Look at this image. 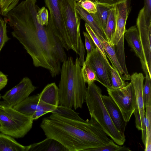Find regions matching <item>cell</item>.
Instances as JSON below:
<instances>
[{"label":"cell","mask_w":151,"mask_h":151,"mask_svg":"<svg viewBox=\"0 0 151 151\" xmlns=\"http://www.w3.org/2000/svg\"><path fill=\"white\" fill-rule=\"evenodd\" d=\"M36 2L20 3L11 10L7 18L13 29L12 34L32 58L33 65L47 70L53 78L61 71V64L67 58L58 39L47 25L37 22L39 9Z\"/></svg>","instance_id":"cell-1"},{"label":"cell","mask_w":151,"mask_h":151,"mask_svg":"<svg viewBox=\"0 0 151 151\" xmlns=\"http://www.w3.org/2000/svg\"><path fill=\"white\" fill-rule=\"evenodd\" d=\"M40 127L47 137L58 141L68 151H87L104 146L112 140L91 117L90 120L80 121L52 113L42 119Z\"/></svg>","instance_id":"cell-2"},{"label":"cell","mask_w":151,"mask_h":151,"mask_svg":"<svg viewBox=\"0 0 151 151\" xmlns=\"http://www.w3.org/2000/svg\"><path fill=\"white\" fill-rule=\"evenodd\" d=\"M81 69L77 55L75 62L70 56L63 63L58 88L60 105L75 109L82 108L87 88Z\"/></svg>","instance_id":"cell-3"},{"label":"cell","mask_w":151,"mask_h":151,"mask_svg":"<svg viewBox=\"0 0 151 151\" xmlns=\"http://www.w3.org/2000/svg\"><path fill=\"white\" fill-rule=\"evenodd\" d=\"M101 89L94 83L88 84L85 101L91 117L101 126L106 135L117 145H123L125 141L113 122L102 101Z\"/></svg>","instance_id":"cell-4"},{"label":"cell","mask_w":151,"mask_h":151,"mask_svg":"<svg viewBox=\"0 0 151 151\" xmlns=\"http://www.w3.org/2000/svg\"><path fill=\"white\" fill-rule=\"evenodd\" d=\"M31 116L14 109L5 101H0V132L16 138L24 137L32 129Z\"/></svg>","instance_id":"cell-5"},{"label":"cell","mask_w":151,"mask_h":151,"mask_svg":"<svg viewBox=\"0 0 151 151\" xmlns=\"http://www.w3.org/2000/svg\"><path fill=\"white\" fill-rule=\"evenodd\" d=\"M63 20L72 46L76 54L83 55L85 51L80 33L81 18L77 11L75 0H59Z\"/></svg>","instance_id":"cell-6"},{"label":"cell","mask_w":151,"mask_h":151,"mask_svg":"<svg viewBox=\"0 0 151 151\" xmlns=\"http://www.w3.org/2000/svg\"><path fill=\"white\" fill-rule=\"evenodd\" d=\"M49 13L48 25L67 50H72V45L60 10L59 0H45Z\"/></svg>","instance_id":"cell-7"},{"label":"cell","mask_w":151,"mask_h":151,"mask_svg":"<svg viewBox=\"0 0 151 151\" xmlns=\"http://www.w3.org/2000/svg\"><path fill=\"white\" fill-rule=\"evenodd\" d=\"M108 93L120 110L124 120L128 122L136 106L134 90L131 82L119 89L106 88Z\"/></svg>","instance_id":"cell-8"},{"label":"cell","mask_w":151,"mask_h":151,"mask_svg":"<svg viewBox=\"0 0 151 151\" xmlns=\"http://www.w3.org/2000/svg\"><path fill=\"white\" fill-rule=\"evenodd\" d=\"M85 62L94 71L99 83L106 88H112L110 69L111 65L97 48L96 47L91 52L87 55Z\"/></svg>","instance_id":"cell-9"},{"label":"cell","mask_w":151,"mask_h":151,"mask_svg":"<svg viewBox=\"0 0 151 151\" xmlns=\"http://www.w3.org/2000/svg\"><path fill=\"white\" fill-rule=\"evenodd\" d=\"M137 28L146 66L151 77V23L145 20L143 8L139 11L136 21Z\"/></svg>","instance_id":"cell-10"},{"label":"cell","mask_w":151,"mask_h":151,"mask_svg":"<svg viewBox=\"0 0 151 151\" xmlns=\"http://www.w3.org/2000/svg\"><path fill=\"white\" fill-rule=\"evenodd\" d=\"M36 89L31 80L24 77L20 82L1 96L3 100L13 107L29 96Z\"/></svg>","instance_id":"cell-11"},{"label":"cell","mask_w":151,"mask_h":151,"mask_svg":"<svg viewBox=\"0 0 151 151\" xmlns=\"http://www.w3.org/2000/svg\"><path fill=\"white\" fill-rule=\"evenodd\" d=\"M13 108L25 115L31 116L36 111L43 110L51 113L56 107L40 100L38 94L29 96Z\"/></svg>","instance_id":"cell-12"},{"label":"cell","mask_w":151,"mask_h":151,"mask_svg":"<svg viewBox=\"0 0 151 151\" xmlns=\"http://www.w3.org/2000/svg\"><path fill=\"white\" fill-rule=\"evenodd\" d=\"M104 104L115 126L122 135L125 137L124 132L127 124L119 109L109 96L101 95Z\"/></svg>","instance_id":"cell-13"},{"label":"cell","mask_w":151,"mask_h":151,"mask_svg":"<svg viewBox=\"0 0 151 151\" xmlns=\"http://www.w3.org/2000/svg\"><path fill=\"white\" fill-rule=\"evenodd\" d=\"M124 38L128 44L140 60L142 68L145 73H148L145 61L142 46L136 26L130 27L125 31Z\"/></svg>","instance_id":"cell-14"},{"label":"cell","mask_w":151,"mask_h":151,"mask_svg":"<svg viewBox=\"0 0 151 151\" xmlns=\"http://www.w3.org/2000/svg\"><path fill=\"white\" fill-rule=\"evenodd\" d=\"M114 9L116 19V29L114 37L115 45L124 36L126 30V24L129 15V10L127 2L115 6Z\"/></svg>","instance_id":"cell-15"},{"label":"cell","mask_w":151,"mask_h":151,"mask_svg":"<svg viewBox=\"0 0 151 151\" xmlns=\"http://www.w3.org/2000/svg\"><path fill=\"white\" fill-rule=\"evenodd\" d=\"M144 79V77L142 73L135 72L133 73L131 76L130 80L131 82L133 85L134 90L136 106L139 110L142 121L145 125V111L143 98Z\"/></svg>","instance_id":"cell-16"},{"label":"cell","mask_w":151,"mask_h":151,"mask_svg":"<svg viewBox=\"0 0 151 151\" xmlns=\"http://www.w3.org/2000/svg\"><path fill=\"white\" fill-rule=\"evenodd\" d=\"M39 94L42 102L55 107L59 105V88L55 83L47 84Z\"/></svg>","instance_id":"cell-17"},{"label":"cell","mask_w":151,"mask_h":151,"mask_svg":"<svg viewBox=\"0 0 151 151\" xmlns=\"http://www.w3.org/2000/svg\"><path fill=\"white\" fill-rule=\"evenodd\" d=\"M29 151H68L60 142L53 139L47 137L40 142L30 145Z\"/></svg>","instance_id":"cell-18"},{"label":"cell","mask_w":151,"mask_h":151,"mask_svg":"<svg viewBox=\"0 0 151 151\" xmlns=\"http://www.w3.org/2000/svg\"><path fill=\"white\" fill-rule=\"evenodd\" d=\"M30 148V145L24 146L14 137L0 132V151H29Z\"/></svg>","instance_id":"cell-19"},{"label":"cell","mask_w":151,"mask_h":151,"mask_svg":"<svg viewBox=\"0 0 151 151\" xmlns=\"http://www.w3.org/2000/svg\"><path fill=\"white\" fill-rule=\"evenodd\" d=\"M95 2L96 5V11L95 13L91 14L104 31L106 26L109 13L114 6L101 3L96 1Z\"/></svg>","instance_id":"cell-20"},{"label":"cell","mask_w":151,"mask_h":151,"mask_svg":"<svg viewBox=\"0 0 151 151\" xmlns=\"http://www.w3.org/2000/svg\"><path fill=\"white\" fill-rule=\"evenodd\" d=\"M76 8L81 19L84 20L99 38L106 40L104 31L98 24L91 14L88 12L77 4Z\"/></svg>","instance_id":"cell-21"},{"label":"cell","mask_w":151,"mask_h":151,"mask_svg":"<svg viewBox=\"0 0 151 151\" xmlns=\"http://www.w3.org/2000/svg\"><path fill=\"white\" fill-rule=\"evenodd\" d=\"M103 45L106 55L112 64L116 68L122 78L124 81L125 78L123 71L119 63L115 51L114 46L112 45L106 40L99 38Z\"/></svg>","instance_id":"cell-22"},{"label":"cell","mask_w":151,"mask_h":151,"mask_svg":"<svg viewBox=\"0 0 151 151\" xmlns=\"http://www.w3.org/2000/svg\"><path fill=\"white\" fill-rule=\"evenodd\" d=\"M116 29V19L114 6L110 11L105 28L104 31L106 40L114 46V37Z\"/></svg>","instance_id":"cell-23"},{"label":"cell","mask_w":151,"mask_h":151,"mask_svg":"<svg viewBox=\"0 0 151 151\" xmlns=\"http://www.w3.org/2000/svg\"><path fill=\"white\" fill-rule=\"evenodd\" d=\"M124 36H123L117 44L114 46L117 59L122 68L125 77V81L130 80L131 76L127 69L125 60L124 47Z\"/></svg>","instance_id":"cell-24"},{"label":"cell","mask_w":151,"mask_h":151,"mask_svg":"<svg viewBox=\"0 0 151 151\" xmlns=\"http://www.w3.org/2000/svg\"><path fill=\"white\" fill-rule=\"evenodd\" d=\"M51 113H55L66 118L74 120L83 121H84L71 108L65 106L58 105Z\"/></svg>","instance_id":"cell-25"},{"label":"cell","mask_w":151,"mask_h":151,"mask_svg":"<svg viewBox=\"0 0 151 151\" xmlns=\"http://www.w3.org/2000/svg\"><path fill=\"white\" fill-rule=\"evenodd\" d=\"M112 64V66L111 65L110 66L112 88L119 89L124 88L129 83L122 78L115 66Z\"/></svg>","instance_id":"cell-26"},{"label":"cell","mask_w":151,"mask_h":151,"mask_svg":"<svg viewBox=\"0 0 151 151\" xmlns=\"http://www.w3.org/2000/svg\"><path fill=\"white\" fill-rule=\"evenodd\" d=\"M82 66L81 69V73L85 83L89 84L94 82L95 81L99 82L95 72L89 65L85 62Z\"/></svg>","instance_id":"cell-27"},{"label":"cell","mask_w":151,"mask_h":151,"mask_svg":"<svg viewBox=\"0 0 151 151\" xmlns=\"http://www.w3.org/2000/svg\"><path fill=\"white\" fill-rule=\"evenodd\" d=\"M145 81L143 89L144 105L146 108L147 105H151V77L145 73Z\"/></svg>","instance_id":"cell-28"},{"label":"cell","mask_w":151,"mask_h":151,"mask_svg":"<svg viewBox=\"0 0 151 151\" xmlns=\"http://www.w3.org/2000/svg\"><path fill=\"white\" fill-rule=\"evenodd\" d=\"M87 151H130L126 147L120 146L114 143L112 140L108 144L100 147L90 149Z\"/></svg>","instance_id":"cell-29"},{"label":"cell","mask_w":151,"mask_h":151,"mask_svg":"<svg viewBox=\"0 0 151 151\" xmlns=\"http://www.w3.org/2000/svg\"><path fill=\"white\" fill-rule=\"evenodd\" d=\"M85 25L87 32L92 38L96 47L99 49L104 58L106 60H108L106 52L100 39L88 25L85 23Z\"/></svg>","instance_id":"cell-30"},{"label":"cell","mask_w":151,"mask_h":151,"mask_svg":"<svg viewBox=\"0 0 151 151\" xmlns=\"http://www.w3.org/2000/svg\"><path fill=\"white\" fill-rule=\"evenodd\" d=\"M8 22L6 17L3 19L0 17V52L5 43L10 39L7 34L6 24Z\"/></svg>","instance_id":"cell-31"},{"label":"cell","mask_w":151,"mask_h":151,"mask_svg":"<svg viewBox=\"0 0 151 151\" xmlns=\"http://www.w3.org/2000/svg\"><path fill=\"white\" fill-rule=\"evenodd\" d=\"M19 0H0L1 14L6 17L8 12L15 7Z\"/></svg>","instance_id":"cell-32"},{"label":"cell","mask_w":151,"mask_h":151,"mask_svg":"<svg viewBox=\"0 0 151 151\" xmlns=\"http://www.w3.org/2000/svg\"><path fill=\"white\" fill-rule=\"evenodd\" d=\"M38 22L42 26H46L49 22V14L48 10L45 7L39 8L36 14Z\"/></svg>","instance_id":"cell-33"},{"label":"cell","mask_w":151,"mask_h":151,"mask_svg":"<svg viewBox=\"0 0 151 151\" xmlns=\"http://www.w3.org/2000/svg\"><path fill=\"white\" fill-rule=\"evenodd\" d=\"M145 123L146 128L145 140L151 139V105H147L146 108Z\"/></svg>","instance_id":"cell-34"},{"label":"cell","mask_w":151,"mask_h":151,"mask_svg":"<svg viewBox=\"0 0 151 151\" xmlns=\"http://www.w3.org/2000/svg\"><path fill=\"white\" fill-rule=\"evenodd\" d=\"M77 1V4L88 12L94 14L96 12V4L91 0H80Z\"/></svg>","instance_id":"cell-35"},{"label":"cell","mask_w":151,"mask_h":151,"mask_svg":"<svg viewBox=\"0 0 151 151\" xmlns=\"http://www.w3.org/2000/svg\"><path fill=\"white\" fill-rule=\"evenodd\" d=\"M85 40V46L87 55L91 52L96 48V45L92 38L87 33L83 32Z\"/></svg>","instance_id":"cell-36"},{"label":"cell","mask_w":151,"mask_h":151,"mask_svg":"<svg viewBox=\"0 0 151 151\" xmlns=\"http://www.w3.org/2000/svg\"><path fill=\"white\" fill-rule=\"evenodd\" d=\"M143 7L146 22L151 23V0H145Z\"/></svg>","instance_id":"cell-37"},{"label":"cell","mask_w":151,"mask_h":151,"mask_svg":"<svg viewBox=\"0 0 151 151\" xmlns=\"http://www.w3.org/2000/svg\"><path fill=\"white\" fill-rule=\"evenodd\" d=\"M127 0H95V1L101 3L111 6H115L118 4L127 2Z\"/></svg>","instance_id":"cell-38"},{"label":"cell","mask_w":151,"mask_h":151,"mask_svg":"<svg viewBox=\"0 0 151 151\" xmlns=\"http://www.w3.org/2000/svg\"><path fill=\"white\" fill-rule=\"evenodd\" d=\"M8 82L7 76L0 71V90L5 87Z\"/></svg>","instance_id":"cell-39"},{"label":"cell","mask_w":151,"mask_h":151,"mask_svg":"<svg viewBox=\"0 0 151 151\" xmlns=\"http://www.w3.org/2000/svg\"><path fill=\"white\" fill-rule=\"evenodd\" d=\"M49 113V112L48 111L43 110H38L33 113L31 116V117L34 120L37 119L41 116Z\"/></svg>","instance_id":"cell-40"},{"label":"cell","mask_w":151,"mask_h":151,"mask_svg":"<svg viewBox=\"0 0 151 151\" xmlns=\"http://www.w3.org/2000/svg\"><path fill=\"white\" fill-rule=\"evenodd\" d=\"M1 122L0 121V129H1Z\"/></svg>","instance_id":"cell-41"},{"label":"cell","mask_w":151,"mask_h":151,"mask_svg":"<svg viewBox=\"0 0 151 151\" xmlns=\"http://www.w3.org/2000/svg\"><path fill=\"white\" fill-rule=\"evenodd\" d=\"M1 94H0V99H1Z\"/></svg>","instance_id":"cell-42"},{"label":"cell","mask_w":151,"mask_h":151,"mask_svg":"<svg viewBox=\"0 0 151 151\" xmlns=\"http://www.w3.org/2000/svg\"><path fill=\"white\" fill-rule=\"evenodd\" d=\"M76 1H79L80 0H75Z\"/></svg>","instance_id":"cell-43"},{"label":"cell","mask_w":151,"mask_h":151,"mask_svg":"<svg viewBox=\"0 0 151 151\" xmlns=\"http://www.w3.org/2000/svg\"><path fill=\"white\" fill-rule=\"evenodd\" d=\"M1 14V12H0V15Z\"/></svg>","instance_id":"cell-44"},{"label":"cell","mask_w":151,"mask_h":151,"mask_svg":"<svg viewBox=\"0 0 151 151\" xmlns=\"http://www.w3.org/2000/svg\"><path fill=\"white\" fill-rule=\"evenodd\" d=\"M94 0V1H95V0Z\"/></svg>","instance_id":"cell-45"}]
</instances>
